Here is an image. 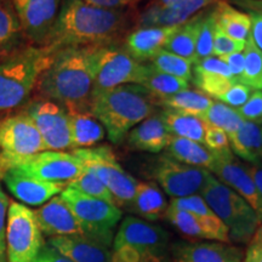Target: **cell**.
<instances>
[{
    "mask_svg": "<svg viewBox=\"0 0 262 262\" xmlns=\"http://www.w3.org/2000/svg\"><path fill=\"white\" fill-rule=\"evenodd\" d=\"M171 137L162 114L160 112H155L129 131L126 142L127 146L133 149L159 153L166 149Z\"/></svg>",
    "mask_w": 262,
    "mask_h": 262,
    "instance_id": "cb8c5ba5",
    "label": "cell"
},
{
    "mask_svg": "<svg viewBox=\"0 0 262 262\" xmlns=\"http://www.w3.org/2000/svg\"><path fill=\"white\" fill-rule=\"evenodd\" d=\"M247 165L255 185H256L257 189L262 195V165H250V164H247Z\"/></svg>",
    "mask_w": 262,
    "mask_h": 262,
    "instance_id": "816d5d0a",
    "label": "cell"
},
{
    "mask_svg": "<svg viewBox=\"0 0 262 262\" xmlns=\"http://www.w3.org/2000/svg\"><path fill=\"white\" fill-rule=\"evenodd\" d=\"M68 187L77 189L78 192L83 193L85 195L94 196V198L102 199V201L116 204V201H114L110 189H108L106 186L103 185L102 181L95 175L94 171H91V170L89 168H86V166H84V170L81 171L80 175L78 176V178H75L73 181L68 185Z\"/></svg>",
    "mask_w": 262,
    "mask_h": 262,
    "instance_id": "f35d334b",
    "label": "cell"
},
{
    "mask_svg": "<svg viewBox=\"0 0 262 262\" xmlns=\"http://www.w3.org/2000/svg\"><path fill=\"white\" fill-rule=\"evenodd\" d=\"M156 107L157 100L146 88L125 84L94 96L90 112L103 125L108 140L119 145L131 129L156 112Z\"/></svg>",
    "mask_w": 262,
    "mask_h": 262,
    "instance_id": "3957f363",
    "label": "cell"
},
{
    "mask_svg": "<svg viewBox=\"0 0 262 262\" xmlns=\"http://www.w3.org/2000/svg\"><path fill=\"white\" fill-rule=\"evenodd\" d=\"M243 262H262V222L248 243Z\"/></svg>",
    "mask_w": 262,
    "mask_h": 262,
    "instance_id": "7dc6e473",
    "label": "cell"
},
{
    "mask_svg": "<svg viewBox=\"0 0 262 262\" xmlns=\"http://www.w3.org/2000/svg\"><path fill=\"white\" fill-rule=\"evenodd\" d=\"M150 67L160 73L172 75L183 80H192L193 62L180 57L165 49L160 50L155 57L150 60Z\"/></svg>",
    "mask_w": 262,
    "mask_h": 262,
    "instance_id": "8d00e7d4",
    "label": "cell"
},
{
    "mask_svg": "<svg viewBox=\"0 0 262 262\" xmlns=\"http://www.w3.org/2000/svg\"><path fill=\"white\" fill-rule=\"evenodd\" d=\"M239 3L249 10L247 14L251 21L249 38L254 42L255 47L262 51V2L254 3L253 0H241Z\"/></svg>",
    "mask_w": 262,
    "mask_h": 262,
    "instance_id": "60d3db41",
    "label": "cell"
},
{
    "mask_svg": "<svg viewBox=\"0 0 262 262\" xmlns=\"http://www.w3.org/2000/svg\"><path fill=\"white\" fill-rule=\"evenodd\" d=\"M204 10L199 11L198 14H195L188 21L180 26L178 32L172 35V38L170 39L164 49L194 63L196 41H198Z\"/></svg>",
    "mask_w": 262,
    "mask_h": 262,
    "instance_id": "1f68e13d",
    "label": "cell"
},
{
    "mask_svg": "<svg viewBox=\"0 0 262 262\" xmlns=\"http://www.w3.org/2000/svg\"><path fill=\"white\" fill-rule=\"evenodd\" d=\"M133 18L127 9H104L85 0H64L44 47L57 51L71 47L119 44Z\"/></svg>",
    "mask_w": 262,
    "mask_h": 262,
    "instance_id": "6da1fadb",
    "label": "cell"
},
{
    "mask_svg": "<svg viewBox=\"0 0 262 262\" xmlns=\"http://www.w3.org/2000/svg\"><path fill=\"white\" fill-rule=\"evenodd\" d=\"M201 195L228 229L229 242L247 244L261 224L256 211L233 189L210 175Z\"/></svg>",
    "mask_w": 262,
    "mask_h": 262,
    "instance_id": "5b68a950",
    "label": "cell"
},
{
    "mask_svg": "<svg viewBox=\"0 0 262 262\" xmlns=\"http://www.w3.org/2000/svg\"><path fill=\"white\" fill-rule=\"evenodd\" d=\"M0 149L11 165L15 160L47 150L40 133L25 112L0 122Z\"/></svg>",
    "mask_w": 262,
    "mask_h": 262,
    "instance_id": "5bb4252c",
    "label": "cell"
},
{
    "mask_svg": "<svg viewBox=\"0 0 262 262\" xmlns=\"http://www.w3.org/2000/svg\"><path fill=\"white\" fill-rule=\"evenodd\" d=\"M85 2L104 9H126L135 6L140 0H85Z\"/></svg>",
    "mask_w": 262,
    "mask_h": 262,
    "instance_id": "f907efd6",
    "label": "cell"
},
{
    "mask_svg": "<svg viewBox=\"0 0 262 262\" xmlns=\"http://www.w3.org/2000/svg\"><path fill=\"white\" fill-rule=\"evenodd\" d=\"M42 235L49 238L84 234L83 228L60 194L34 210Z\"/></svg>",
    "mask_w": 262,
    "mask_h": 262,
    "instance_id": "ffe728a7",
    "label": "cell"
},
{
    "mask_svg": "<svg viewBox=\"0 0 262 262\" xmlns=\"http://www.w3.org/2000/svg\"><path fill=\"white\" fill-rule=\"evenodd\" d=\"M44 245V235L34 210L12 202L6 220V262H34Z\"/></svg>",
    "mask_w": 262,
    "mask_h": 262,
    "instance_id": "ba28073f",
    "label": "cell"
},
{
    "mask_svg": "<svg viewBox=\"0 0 262 262\" xmlns=\"http://www.w3.org/2000/svg\"><path fill=\"white\" fill-rule=\"evenodd\" d=\"M214 102L211 97L199 90L186 89L166 98L157 101V106L172 110L180 113L202 117Z\"/></svg>",
    "mask_w": 262,
    "mask_h": 262,
    "instance_id": "836d02e7",
    "label": "cell"
},
{
    "mask_svg": "<svg viewBox=\"0 0 262 262\" xmlns=\"http://www.w3.org/2000/svg\"><path fill=\"white\" fill-rule=\"evenodd\" d=\"M261 165H262V157H261Z\"/></svg>",
    "mask_w": 262,
    "mask_h": 262,
    "instance_id": "11a10c76",
    "label": "cell"
},
{
    "mask_svg": "<svg viewBox=\"0 0 262 262\" xmlns=\"http://www.w3.org/2000/svg\"><path fill=\"white\" fill-rule=\"evenodd\" d=\"M101 48L71 47L55 51L38 81L41 97L61 104L68 113H89Z\"/></svg>",
    "mask_w": 262,
    "mask_h": 262,
    "instance_id": "7a4b0ae2",
    "label": "cell"
},
{
    "mask_svg": "<svg viewBox=\"0 0 262 262\" xmlns=\"http://www.w3.org/2000/svg\"><path fill=\"white\" fill-rule=\"evenodd\" d=\"M235 111L243 120L262 124V90H254L247 102Z\"/></svg>",
    "mask_w": 262,
    "mask_h": 262,
    "instance_id": "ee69618b",
    "label": "cell"
},
{
    "mask_svg": "<svg viewBox=\"0 0 262 262\" xmlns=\"http://www.w3.org/2000/svg\"><path fill=\"white\" fill-rule=\"evenodd\" d=\"M24 112L35 124L47 150L72 149L70 117L61 104L39 97L31 101Z\"/></svg>",
    "mask_w": 262,
    "mask_h": 262,
    "instance_id": "8fae6325",
    "label": "cell"
},
{
    "mask_svg": "<svg viewBox=\"0 0 262 262\" xmlns=\"http://www.w3.org/2000/svg\"><path fill=\"white\" fill-rule=\"evenodd\" d=\"M169 203L162 188L153 182H137L129 210L147 221L165 219Z\"/></svg>",
    "mask_w": 262,
    "mask_h": 262,
    "instance_id": "4316f807",
    "label": "cell"
},
{
    "mask_svg": "<svg viewBox=\"0 0 262 262\" xmlns=\"http://www.w3.org/2000/svg\"><path fill=\"white\" fill-rule=\"evenodd\" d=\"M257 2H262V0H257Z\"/></svg>",
    "mask_w": 262,
    "mask_h": 262,
    "instance_id": "9f6ffc18",
    "label": "cell"
},
{
    "mask_svg": "<svg viewBox=\"0 0 262 262\" xmlns=\"http://www.w3.org/2000/svg\"><path fill=\"white\" fill-rule=\"evenodd\" d=\"M216 25L229 38L239 42H245L250 35L251 21L247 12L235 9L226 0L214 4Z\"/></svg>",
    "mask_w": 262,
    "mask_h": 262,
    "instance_id": "f1b7e54d",
    "label": "cell"
},
{
    "mask_svg": "<svg viewBox=\"0 0 262 262\" xmlns=\"http://www.w3.org/2000/svg\"><path fill=\"white\" fill-rule=\"evenodd\" d=\"M210 175L209 170L186 165L166 155L159 157L152 169V178L171 199L201 194Z\"/></svg>",
    "mask_w": 262,
    "mask_h": 262,
    "instance_id": "7c38bea8",
    "label": "cell"
},
{
    "mask_svg": "<svg viewBox=\"0 0 262 262\" xmlns=\"http://www.w3.org/2000/svg\"><path fill=\"white\" fill-rule=\"evenodd\" d=\"M26 39L44 47L61 8V0H11Z\"/></svg>",
    "mask_w": 262,
    "mask_h": 262,
    "instance_id": "2e32d148",
    "label": "cell"
},
{
    "mask_svg": "<svg viewBox=\"0 0 262 262\" xmlns=\"http://www.w3.org/2000/svg\"><path fill=\"white\" fill-rule=\"evenodd\" d=\"M215 29L216 21L214 16V5H210L204 10V16H203L201 31H199V37L195 48V62L212 56Z\"/></svg>",
    "mask_w": 262,
    "mask_h": 262,
    "instance_id": "ab89813d",
    "label": "cell"
},
{
    "mask_svg": "<svg viewBox=\"0 0 262 262\" xmlns=\"http://www.w3.org/2000/svg\"><path fill=\"white\" fill-rule=\"evenodd\" d=\"M192 80L199 91L217 100L232 86V84L235 83L227 64L220 57L216 56L194 62Z\"/></svg>",
    "mask_w": 262,
    "mask_h": 262,
    "instance_id": "7402d4cb",
    "label": "cell"
},
{
    "mask_svg": "<svg viewBox=\"0 0 262 262\" xmlns=\"http://www.w3.org/2000/svg\"><path fill=\"white\" fill-rule=\"evenodd\" d=\"M72 153L81 160L84 166L94 171L95 175L110 189L118 206L130 208L139 181L124 170L111 147L77 148L73 149Z\"/></svg>",
    "mask_w": 262,
    "mask_h": 262,
    "instance_id": "52a82bcc",
    "label": "cell"
},
{
    "mask_svg": "<svg viewBox=\"0 0 262 262\" xmlns=\"http://www.w3.org/2000/svg\"><path fill=\"white\" fill-rule=\"evenodd\" d=\"M242 248L222 242L183 244L175 251V262H243Z\"/></svg>",
    "mask_w": 262,
    "mask_h": 262,
    "instance_id": "d4e9b609",
    "label": "cell"
},
{
    "mask_svg": "<svg viewBox=\"0 0 262 262\" xmlns=\"http://www.w3.org/2000/svg\"><path fill=\"white\" fill-rule=\"evenodd\" d=\"M11 204L9 196L0 186V262H6L5 255V234L6 220H8L9 206Z\"/></svg>",
    "mask_w": 262,
    "mask_h": 262,
    "instance_id": "bcb514c9",
    "label": "cell"
},
{
    "mask_svg": "<svg viewBox=\"0 0 262 262\" xmlns=\"http://www.w3.org/2000/svg\"><path fill=\"white\" fill-rule=\"evenodd\" d=\"M166 156L186 165L206 169L209 171L214 164V155L203 143L181 137H171L166 147Z\"/></svg>",
    "mask_w": 262,
    "mask_h": 262,
    "instance_id": "4dcf8cb0",
    "label": "cell"
},
{
    "mask_svg": "<svg viewBox=\"0 0 262 262\" xmlns=\"http://www.w3.org/2000/svg\"><path fill=\"white\" fill-rule=\"evenodd\" d=\"M34 262H73L70 258L66 257L64 255H62L60 251H57L56 249L52 248L51 245L45 244L41 248L40 253H39L38 257L35 258Z\"/></svg>",
    "mask_w": 262,
    "mask_h": 262,
    "instance_id": "681fc988",
    "label": "cell"
},
{
    "mask_svg": "<svg viewBox=\"0 0 262 262\" xmlns=\"http://www.w3.org/2000/svg\"><path fill=\"white\" fill-rule=\"evenodd\" d=\"M222 61L227 64L229 72H231L232 78L235 83H239L242 74L244 70V54L243 51L233 52V54L226 55V56L220 57Z\"/></svg>",
    "mask_w": 262,
    "mask_h": 262,
    "instance_id": "c3c4849f",
    "label": "cell"
},
{
    "mask_svg": "<svg viewBox=\"0 0 262 262\" xmlns=\"http://www.w3.org/2000/svg\"><path fill=\"white\" fill-rule=\"evenodd\" d=\"M203 122L208 125H212L224 130L228 137L237 133L242 124L244 123L243 118L239 116L234 108L227 106V104L214 101L206 112L201 117Z\"/></svg>",
    "mask_w": 262,
    "mask_h": 262,
    "instance_id": "d590c367",
    "label": "cell"
},
{
    "mask_svg": "<svg viewBox=\"0 0 262 262\" xmlns=\"http://www.w3.org/2000/svg\"><path fill=\"white\" fill-rule=\"evenodd\" d=\"M204 146L210 150L212 155H219V153L231 150L227 134L224 130L216 126L208 125V124H205Z\"/></svg>",
    "mask_w": 262,
    "mask_h": 262,
    "instance_id": "b9f144b4",
    "label": "cell"
},
{
    "mask_svg": "<svg viewBox=\"0 0 262 262\" xmlns=\"http://www.w3.org/2000/svg\"><path fill=\"white\" fill-rule=\"evenodd\" d=\"M11 168L12 165L10 159L2 152V149H0V180L4 179L6 172H8Z\"/></svg>",
    "mask_w": 262,
    "mask_h": 262,
    "instance_id": "f5cc1de1",
    "label": "cell"
},
{
    "mask_svg": "<svg viewBox=\"0 0 262 262\" xmlns=\"http://www.w3.org/2000/svg\"><path fill=\"white\" fill-rule=\"evenodd\" d=\"M29 178L68 186L84 170V164L73 153L44 150L15 160L12 168Z\"/></svg>",
    "mask_w": 262,
    "mask_h": 262,
    "instance_id": "30bf717a",
    "label": "cell"
},
{
    "mask_svg": "<svg viewBox=\"0 0 262 262\" xmlns=\"http://www.w3.org/2000/svg\"><path fill=\"white\" fill-rule=\"evenodd\" d=\"M54 54L47 47L31 45L0 62V111L14 110L27 100Z\"/></svg>",
    "mask_w": 262,
    "mask_h": 262,
    "instance_id": "277c9868",
    "label": "cell"
},
{
    "mask_svg": "<svg viewBox=\"0 0 262 262\" xmlns=\"http://www.w3.org/2000/svg\"><path fill=\"white\" fill-rule=\"evenodd\" d=\"M149 64L134 60L119 44L102 47L98 55L93 97L116 86L142 84Z\"/></svg>",
    "mask_w": 262,
    "mask_h": 262,
    "instance_id": "9c48e42d",
    "label": "cell"
},
{
    "mask_svg": "<svg viewBox=\"0 0 262 262\" xmlns=\"http://www.w3.org/2000/svg\"><path fill=\"white\" fill-rule=\"evenodd\" d=\"M165 219L180 231V233L188 238L231 243L228 229L219 217L202 219L191 212L180 210L169 205Z\"/></svg>",
    "mask_w": 262,
    "mask_h": 262,
    "instance_id": "d6986e66",
    "label": "cell"
},
{
    "mask_svg": "<svg viewBox=\"0 0 262 262\" xmlns=\"http://www.w3.org/2000/svg\"><path fill=\"white\" fill-rule=\"evenodd\" d=\"M228 140L233 155L250 165H261L262 124L244 120L237 133Z\"/></svg>",
    "mask_w": 262,
    "mask_h": 262,
    "instance_id": "83f0119b",
    "label": "cell"
},
{
    "mask_svg": "<svg viewBox=\"0 0 262 262\" xmlns=\"http://www.w3.org/2000/svg\"><path fill=\"white\" fill-rule=\"evenodd\" d=\"M60 196L79 221L84 235L111 248L113 244V231L123 216L119 206L85 195L68 186L60 193Z\"/></svg>",
    "mask_w": 262,
    "mask_h": 262,
    "instance_id": "8992f818",
    "label": "cell"
},
{
    "mask_svg": "<svg viewBox=\"0 0 262 262\" xmlns=\"http://www.w3.org/2000/svg\"><path fill=\"white\" fill-rule=\"evenodd\" d=\"M181 26V25H180ZM180 26L171 27H136L123 39L122 48L141 63L150 61L165 48Z\"/></svg>",
    "mask_w": 262,
    "mask_h": 262,
    "instance_id": "ac0fdd59",
    "label": "cell"
},
{
    "mask_svg": "<svg viewBox=\"0 0 262 262\" xmlns=\"http://www.w3.org/2000/svg\"><path fill=\"white\" fill-rule=\"evenodd\" d=\"M243 54L244 70L239 83L253 90H262V51L255 47L250 38H248Z\"/></svg>",
    "mask_w": 262,
    "mask_h": 262,
    "instance_id": "74e56055",
    "label": "cell"
},
{
    "mask_svg": "<svg viewBox=\"0 0 262 262\" xmlns=\"http://www.w3.org/2000/svg\"><path fill=\"white\" fill-rule=\"evenodd\" d=\"M49 245L73 262H111V248L84 234L49 238Z\"/></svg>",
    "mask_w": 262,
    "mask_h": 262,
    "instance_id": "603a6c76",
    "label": "cell"
},
{
    "mask_svg": "<svg viewBox=\"0 0 262 262\" xmlns=\"http://www.w3.org/2000/svg\"><path fill=\"white\" fill-rule=\"evenodd\" d=\"M26 37L11 0H0V62L24 48Z\"/></svg>",
    "mask_w": 262,
    "mask_h": 262,
    "instance_id": "484cf974",
    "label": "cell"
},
{
    "mask_svg": "<svg viewBox=\"0 0 262 262\" xmlns=\"http://www.w3.org/2000/svg\"><path fill=\"white\" fill-rule=\"evenodd\" d=\"M160 114L171 136L192 140L204 145L205 123L201 117L180 113L166 108H163Z\"/></svg>",
    "mask_w": 262,
    "mask_h": 262,
    "instance_id": "d6a6232c",
    "label": "cell"
},
{
    "mask_svg": "<svg viewBox=\"0 0 262 262\" xmlns=\"http://www.w3.org/2000/svg\"><path fill=\"white\" fill-rule=\"evenodd\" d=\"M245 42H239L234 39L229 38L226 33H224L216 25L215 35H214V47H212V56L221 57L226 55L233 54V52L243 51Z\"/></svg>",
    "mask_w": 262,
    "mask_h": 262,
    "instance_id": "7bdbcfd3",
    "label": "cell"
},
{
    "mask_svg": "<svg viewBox=\"0 0 262 262\" xmlns=\"http://www.w3.org/2000/svg\"><path fill=\"white\" fill-rule=\"evenodd\" d=\"M221 0H183L172 6L153 2L135 17L137 27H171L188 21L199 11Z\"/></svg>",
    "mask_w": 262,
    "mask_h": 262,
    "instance_id": "e0dca14e",
    "label": "cell"
},
{
    "mask_svg": "<svg viewBox=\"0 0 262 262\" xmlns=\"http://www.w3.org/2000/svg\"><path fill=\"white\" fill-rule=\"evenodd\" d=\"M253 89L247 86V85L242 83H233L232 86L219 98V101L222 103L227 104V106L238 110L247 102L248 98L253 94Z\"/></svg>",
    "mask_w": 262,
    "mask_h": 262,
    "instance_id": "f6af8a7d",
    "label": "cell"
},
{
    "mask_svg": "<svg viewBox=\"0 0 262 262\" xmlns=\"http://www.w3.org/2000/svg\"><path fill=\"white\" fill-rule=\"evenodd\" d=\"M155 2L158 3V4L162 6H172V5L179 4V3L183 2V0H155Z\"/></svg>",
    "mask_w": 262,
    "mask_h": 262,
    "instance_id": "db71d44e",
    "label": "cell"
},
{
    "mask_svg": "<svg viewBox=\"0 0 262 262\" xmlns=\"http://www.w3.org/2000/svg\"><path fill=\"white\" fill-rule=\"evenodd\" d=\"M3 180L16 199L33 206L45 204L67 187L63 183L47 182L29 178L15 169H10Z\"/></svg>",
    "mask_w": 262,
    "mask_h": 262,
    "instance_id": "44dd1931",
    "label": "cell"
},
{
    "mask_svg": "<svg viewBox=\"0 0 262 262\" xmlns=\"http://www.w3.org/2000/svg\"><path fill=\"white\" fill-rule=\"evenodd\" d=\"M141 85L146 88L157 101L172 96V95L182 90L189 89V81L180 79V78L172 77L169 74L160 73V72L153 70L150 66Z\"/></svg>",
    "mask_w": 262,
    "mask_h": 262,
    "instance_id": "e575fe53",
    "label": "cell"
},
{
    "mask_svg": "<svg viewBox=\"0 0 262 262\" xmlns=\"http://www.w3.org/2000/svg\"><path fill=\"white\" fill-rule=\"evenodd\" d=\"M169 244V234L158 225L135 216H126L113 238V247L130 245L145 262H162Z\"/></svg>",
    "mask_w": 262,
    "mask_h": 262,
    "instance_id": "4fadbf2b",
    "label": "cell"
},
{
    "mask_svg": "<svg viewBox=\"0 0 262 262\" xmlns=\"http://www.w3.org/2000/svg\"><path fill=\"white\" fill-rule=\"evenodd\" d=\"M210 172L219 181L244 198L256 211L262 222V195L249 172L247 164L239 162L232 150H227L214 155Z\"/></svg>",
    "mask_w": 262,
    "mask_h": 262,
    "instance_id": "9a60e30c",
    "label": "cell"
},
{
    "mask_svg": "<svg viewBox=\"0 0 262 262\" xmlns=\"http://www.w3.org/2000/svg\"><path fill=\"white\" fill-rule=\"evenodd\" d=\"M72 149L89 148L101 142L106 136L102 124L89 113H68Z\"/></svg>",
    "mask_w": 262,
    "mask_h": 262,
    "instance_id": "f546056e",
    "label": "cell"
}]
</instances>
